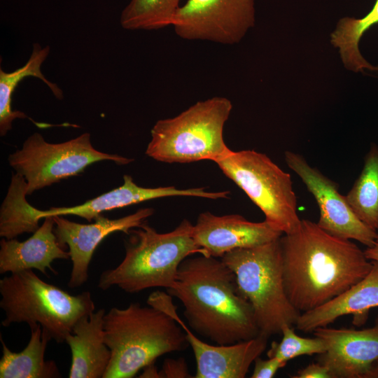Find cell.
Here are the masks:
<instances>
[{"mask_svg":"<svg viewBox=\"0 0 378 378\" xmlns=\"http://www.w3.org/2000/svg\"><path fill=\"white\" fill-rule=\"evenodd\" d=\"M159 372L160 377L163 378L194 377L189 372L187 363L183 358L165 359L162 370Z\"/></svg>","mask_w":378,"mask_h":378,"instance_id":"28","label":"cell"},{"mask_svg":"<svg viewBox=\"0 0 378 378\" xmlns=\"http://www.w3.org/2000/svg\"><path fill=\"white\" fill-rule=\"evenodd\" d=\"M283 234L266 220L251 222L238 214L216 216L209 211L199 215L192 230L204 255L220 258L232 250L264 244Z\"/></svg>","mask_w":378,"mask_h":378,"instance_id":"13","label":"cell"},{"mask_svg":"<svg viewBox=\"0 0 378 378\" xmlns=\"http://www.w3.org/2000/svg\"><path fill=\"white\" fill-rule=\"evenodd\" d=\"M345 198L357 217L378 230V145L372 143L362 170Z\"/></svg>","mask_w":378,"mask_h":378,"instance_id":"22","label":"cell"},{"mask_svg":"<svg viewBox=\"0 0 378 378\" xmlns=\"http://www.w3.org/2000/svg\"><path fill=\"white\" fill-rule=\"evenodd\" d=\"M105 314L99 309L81 317L66 337L71 352L69 378H103L111 356L104 341Z\"/></svg>","mask_w":378,"mask_h":378,"instance_id":"19","label":"cell"},{"mask_svg":"<svg viewBox=\"0 0 378 378\" xmlns=\"http://www.w3.org/2000/svg\"><path fill=\"white\" fill-rule=\"evenodd\" d=\"M214 162L260 208L274 228L283 234L298 228L302 219L291 176L268 156L254 150H231Z\"/></svg>","mask_w":378,"mask_h":378,"instance_id":"8","label":"cell"},{"mask_svg":"<svg viewBox=\"0 0 378 378\" xmlns=\"http://www.w3.org/2000/svg\"><path fill=\"white\" fill-rule=\"evenodd\" d=\"M27 182L18 173L13 174L6 197L0 209V236L13 239L24 232L34 233L38 227L27 202Z\"/></svg>","mask_w":378,"mask_h":378,"instance_id":"24","label":"cell"},{"mask_svg":"<svg viewBox=\"0 0 378 378\" xmlns=\"http://www.w3.org/2000/svg\"><path fill=\"white\" fill-rule=\"evenodd\" d=\"M50 52L48 46L41 47L34 43L31 54L22 66L11 72L0 69V135L4 136L11 130L12 123L17 118L24 119L27 115L11 107L12 95L18 84L24 78L33 76L41 80L57 99L63 98V92L57 84L49 81L42 74L41 66Z\"/></svg>","mask_w":378,"mask_h":378,"instance_id":"21","label":"cell"},{"mask_svg":"<svg viewBox=\"0 0 378 378\" xmlns=\"http://www.w3.org/2000/svg\"><path fill=\"white\" fill-rule=\"evenodd\" d=\"M104 329L111 356L103 378H132L158 357L189 346L184 330L172 316L139 302L111 308L105 314Z\"/></svg>","mask_w":378,"mask_h":378,"instance_id":"3","label":"cell"},{"mask_svg":"<svg viewBox=\"0 0 378 378\" xmlns=\"http://www.w3.org/2000/svg\"><path fill=\"white\" fill-rule=\"evenodd\" d=\"M377 241H378V237H377Z\"/></svg>","mask_w":378,"mask_h":378,"instance_id":"33","label":"cell"},{"mask_svg":"<svg viewBox=\"0 0 378 378\" xmlns=\"http://www.w3.org/2000/svg\"><path fill=\"white\" fill-rule=\"evenodd\" d=\"M254 23L253 0H187L172 26L183 39L232 45L240 42Z\"/></svg>","mask_w":378,"mask_h":378,"instance_id":"10","label":"cell"},{"mask_svg":"<svg viewBox=\"0 0 378 378\" xmlns=\"http://www.w3.org/2000/svg\"><path fill=\"white\" fill-rule=\"evenodd\" d=\"M192 255L181 263L174 282L167 289L183 304L190 328L219 345L257 337L260 332L253 309L232 270L221 259Z\"/></svg>","mask_w":378,"mask_h":378,"instance_id":"2","label":"cell"},{"mask_svg":"<svg viewBox=\"0 0 378 378\" xmlns=\"http://www.w3.org/2000/svg\"><path fill=\"white\" fill-rule=\"evenodd\" d=\"M52 216L44 218L43 224L23 241L3 238L0 241V273L37 270L47 276V270L57 274L51 264L57 259H69L54 232Z\"/></svg>","mask_w":378,"mask_h":378,"instance_id":"18","label":"cell"},{"mask_svg":"<svg viewBox=\"0 0 378 378\" xmlns=\"http://www.w3.org/2000/svg\"><path fill=\"white\" fill-rule=\"evenodd\" d=\"M232 108L226 97L199 101L178 115L157 121L146 154L167 163L214 162L231 150L223 139V128Z\"/></svg>","mask_w":378,"mask_h":378,"instance_id":"6","label":"cell"},{"mask_svg":"<svg viewBox=\"0 0 378 378\" xmlns=\"http://www.w3.org/2000/svg\"><path fill=\"white\" fill-rule=\"evenodd\" d=\"M377 23L378 0H376L370 11L363 18H344L337 23L335 30L331 34V43L339 48L342 61L348 69L355 72H363L364 69L378 71V66L368 62L358 48L360 38Z\"/></svg>","mask_w":378,"mask_h":378,"instance_id":"23","label":"cell"},{"mask_svg":"<svg viewBox=\"0 0 378 378\" xmlns=\"http://www.w3.org/2000/svg\"><path fill=\"white\" fill-rule=\"evenodd\" d=\"M193 225L184 219L174 230L159 233L144 223L130 230L125 255L115 267L104 271L98 288L117 286L129 293L147 288H169L181 263L195 253L204 254L192 237Z\"/></svg>","mask_w":378,"mask_h":378,"instance_id":"4","label":"cell"},{"mask_svg":"<svg viewBox=\"0 0 378 378\" xmlns=\"http://www.w3.org/2000/svg\"><path fill=\"white\" fill-rule=\"evenodd\" d=\"M180 0H130L120 17L127 30H157L172 26Z\"/></svg>","mask_w":378,"mask_h":378,"instance_id":"25","label":"cell"},{"mask_svg":"<svg viewBox=\"0 0 378 378\" xmlns=\"http://www.w3.org/2000/svg\"><path fill=\"white\" fill-rule=\"evenodd\" d=\"M153 213V209L144 208L117 219H109L101 214L90 224H81L62 216H53L54 232L59 245L63 248L69 247L72 262L68 286L71 288H78L88 281L89 265L93 253L106 237L114 232L128 234L130 230L142 225Z\"/></svg>","mask_w":378,"mask_h":378,"instance_id":"12","label":"cell"},{"mask_svg":"<svg viewBox=\"0 0 378 378\" xmlns=\"http://www.w3.org/2000/svg\"><path fill=\"white\" fill-rule=\"evenodd\" d=\"M286 362L276 358L262 359L260 356L254 360V368L251 378H272L279 370L286 365Z\"/></svg>","mask_w":378,"mask_h":378,"instance_id":"27","label":"cell"},{"mask_svg":"<svg viewBox=\"0 0 378 378\" xmlns=\"http://www.w3.org/2000/svg\"><path fill=\"white\" fill-rule=\"evenodd\" d=\"M0 307L5 312L4 327L26 323L41 325L57 343L65 342L76 323L94 311L91 293L72 295L43 281L33 270L10 273L0 280Z\"/></svg>","mask_w":378,"mask_h":378,"instance_id":"5","label":"cell"},{"mask_svg":"<svg viewBox=\"0 0 378 378\" xmlns=\"http://www.w3.org/2000/svg\"><path fill=\"white\" fill-rule=\"evenodd\" d=\"M292 378H332L330 370L325 365L313 363L298 370Z\"/></svg>","mask_w":378,"mask_h":378,"instance_id":"29","label":"cell"},{"mask_svg":"<svg viewBox=\"0 0 378 378\" xmlns=\"http://www.w3.org/2000/svg\"><path fill=\"white\" fill-rule=\"evenodd\" d=\"M282 339L273 341L267 352V358H276L288 362L303 355L321 354L326 350L325 342L319 337H302L297 335L293 326H284L281 329Z\"/></svg>","mask_w":378,"mask_h":378,"instance_id":"26","label":"cell"},{"mask_svg":"<svg viewBox=\"0 0 378 378\" xmlns=\"http://www.w3.org/2000/svg\"><path fill=\"white\" fill-rule=\"evenodd\" d=\"M375 307H378V262L372 261V269L363 279L321 306L301 313L295 326L303 332H311L349 314L354 315V323L360 326Z\"/></svg>","mask_w":378,"mask_h":378,"instance_id":"17","label":"cell"},{"mask_svg":"<svg viewBox=\"0 0 378 378\" xmlns=\"http://www.w3.org/2000/svg\"><path fill=\"white\" fill-rule=\"evenodd\" d=\"M364 253L368 260L378 262V241L372 246L367 247Z\"/></svg>","mask_w":378,"mask_h":378,"instance_id":"30","label":"cell"},{"mask_svg":"<svg viewBox=\"0 0 378 378\" xmlns=\"http://www.w3.org/2000/svg\"><path fill=\"white\" fill-rule=\"evenodd\" d=\"M314 336L326 343L318 362L328 368L332 378H364L378 359V317L374 326L362 330L318 328Z\"/></svg>","mask_w":378,"mask_h":378,"instance_id":"14","label":"cell"},{"mask_svg":"<svg viewBox=\"0 0 378 378\" xmlns=\"http://www.w3.org/2000/svg\"><path fill=\"white\" fill-rule=\"evenodd\" d=\"M286 295L300 313L333 299L363 279L372 261L350 239L333 236L302 219L279 239Z\"/></svg>","mask_w":378,"mask_h":378,"instance_id":"1","label":"cell"},{"mask_svg":"<svg viewBox=\"0 0 378 378\" xmlns=\"http://www.w3.org/2000/svg\"><path fill=\"white\" fill-rule=\"evenodd\" d=\"M172 317L184 330L193 351L197 364L195 378H244L267 345L269 337L262 333L232 344H209L195 336L177 312Z\"/></svg>","mask_w":378,"mask_h":378,"instance_id":"15","label":"cell"},{"mask_svg":"<svg viewBox=\"0 0 378 378\" xmlns=\"http://www.w3.org/2000/svg\"><path fill=\"white\" fill-rule=\"evenodd\" d=\"M364 378H378V359L372 365Z\"/></svg>","mask_w":378,"mask_h":378,"instance_id":"32","label":"cell"},{"mask_svg":"<svg viewBox=\"0 0 378 378\" xmlns=\"http://www.w3.org/2000/svg\"><path fill=\"white\" fill-rule=\"evenodd\" d=\"M279 239L234 249L221 258L251 304L260 333L268 337L281 333L284 326H293L301 314L285 290Z\"/></svg>","mask_w":378,"mask_h":378,"instance_id":"7","label":"cell"},{"mask_svg":"<svg viewBox=\"0 0 378 378\" xmlns=\"http://www.w3.org/2000/svg\"><path fill=\"white\" fill-rule=\"evenodd\" d=\"M27 346L20 352L11 351L2 337V357L0 360L1 378H57L59 370L52 360H45V352L50 336L41 325L31 328Z\"/></svg>","mask_w":378,"mask_h":378,"instance_id":"20","label":"cell"},{"mask_svg":"<svg viewBox=\"0 0 378 378\" xmlns=\"http://www.w3.org/2000/svg\"><path fill=\"white\" fill-rule=\"evenodd\" d=\"M284 159L314 197L319 209L316 223L321 229L342 239L358 241L367 247L376 243L378 233L357 217L345 196L340 193L336 182L311 166L298 153L286 150Z\"/></svg>","mask_w":378,"mask_h":378,"instance_id":"11","label":"cell"},{"mask_svg":"<svg viewBox=\"0 0 378 378\" xmlns=\"http://www.w3.org/2000/svg\"><path fill=\"white\" fill-rule=\"evenodd\" d=\"M8 163L27 182V195L62 179L76 176L92 163L109 160L122 165L133 160L95 149L90 134L81 135L62 143L51 144L35 132L20 149L10 154Z\"/></svg>","mask_w":378,"mask_h":378,"instance_id":"9","label":"cell"},{"mask_svg":"<svg viewBox=\"0 0 378 378\" xmlns=\"http://www.w3.org/2000/svg\"><path fill=\"white\" fill-rule=\"evenodd\" d=\"M123 184L85 203L71 207H51L48 210L33 208L34 218L39 221L47 216L75 215L89 222L94 220L104 211L122 208L141 202L172 196H188L216 200L223 192H209L203 188L178 189L174 186L144 188L135 183L130 175H124Z\"/></svg>","mask_w":378,"mask_h":378,"instance_id":"16","label":"cell"},{"mask_svg":"<svg viewBox=\"0 0 378 378\" xmlns=\"http://www.w3.org/2000/svg\"><path fill=\"white\" fill-rule=\"evenodd\" d=\"M144 369V371L140 377H160V372L153 363L145 367Z\"/></svg>","mask_w":378,"mask_h":378,"instance_id":"31","label":"cell"}]
</instances>
